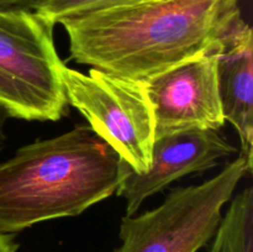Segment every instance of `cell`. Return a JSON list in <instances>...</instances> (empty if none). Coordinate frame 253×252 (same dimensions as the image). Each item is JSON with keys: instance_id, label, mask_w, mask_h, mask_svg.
<instances>
[{"instance_id": "6da1fadb", "label": "cell", "mask_w": 253, "mask_h": 252, "mask_svg": "<svg viewBox=\"0 0 253 252\" xmlns=\"http://www.w3.org/2000/svg\"><path fill=\"white\" fill-rule=\"evenodd\" d=\"M240 17L239 0H151L59 24L72 59L142 83L216 48Z\"/></svg>"}, {"instance_id": "7a4b0ae2", "label": "cell", "mask_w": 253, "mask_h": 252, "mask_svg": "<svg viewBox=\"0 0 253 252\" xmlns=\"http://www.w3.org/2000/svg\"><path fill=\"white\" fill-rule=\"evenodd\" d=\"M128 169L90 126L22 146L0 163V232L77 216L113 195Z\"/></svg>"}, {"instance_id": "3957f363", "label": "cell", "mask_w": 253, "mask_h": 252, "mask_svg": "<svg viewBox=\"0 0 253 252\" xmlns=\"http://www.w3.org/2000/svg\"><path fill=\"white\" fill-rule=\"evenodd\" d=\"M53 27L32 9H0V106L10 118L57 121L66 113Z\"/></svg>"}, {"instance_id": "277c9868", "label": "cell", "mask_w": 253, "mask_h": 252, "mask_svg": "<svg viewBox=\"0 0 253 252\" xmlns=\"http://www.w3.org/2000/svg\"><path fill=\"white\" fill-rule=\"evenodd\" d=\"M251 172L239 157L207 182L172 189L156 209L126 215L119 232L121 245L113 252H198L212 239L222 208Z\"/></svg>"}, {"instance_id": "5b68a950", "label": "cell", "mask_w": 253, "mask_h": 252, "mask_svg": "<svg viewBox=\"0 0 253 252\" xmlns=\"http://www.w3.org/2000/svg\"><path fill=\"white\" fill-rule=\"evenodd\" d=\"M61 76L68 104L133 172H147L156 132L153 111L142 83L95 68L84 74L66 64Z\"/></svg>"}, {"instance_id": "8992f818", "label": "cell", "mask_w": 253, "mask_h": 252, "mask_svg": "<svg viewBox=\"0 0 253 252\" xmlns=\"http://www.w3.org/2000/svg\"><path fill=\"white\" fill-rule=\"evenodd\" d=\"M220 44L142 82L156 137L187 130L217 131L225 125L216 77Z\"/></svg>"}, {"instance_id": "52a82bcc", "label": "cell", "mask_w": 253, "mask_h": 252, "mask_svg": "<svg viewBox=\"0 0 253 252\" xmlns=\"http://www.w3.org/2000/svg\"><path fill=\"white\" fill-rule=\"evenodd\" d=\"M236 152L215 130H187L156 137L147 172L128 169L116 194L126 202V215H133L146 199L162 192L174 180L204 172L221 158Z\"/></svg>"}, {"instance_id": "ba28073f", "label": "cell", "mask_w": 253, "mask_h": 252, "mask_svg": "<svg viewBox=\"0 0 253 252\" xmlns=\"http://www.w3.org/2000/svg\"><path fill=\"white\" fill-rule=\"evenodd\" d=\"M217 90L225 120L239 133L240 157L253 167V34L242 17L225 35L216 64Z\"/></svg>"}, {"instance_id": "9c48e42d", "label": "cell", "mask_w": 253, "mask_h": 252, "mask_svg": "<svg viewBox=\"0 0 253 252\" xmlns=\"http://www.w3.org/2000/svg\"><path fill=\"white\" fill-rule=\"evenodd\" d=\"M212 237L209 252H253L252 187L232 199Z\"/></svg>"}, {"instance_id": "30bf717a", "label": "cell", "mask_w": 253, "mask_h": 252, "mask_svg": "<svg viewBox=\"0 0 253 252\" xmlns=\"http://www.w3.org/2000/svg\"><path fill=\"white\" fill-rule=\"evenodd\" d=\"M151 0H39L32 10L52 25L79 15L123 5L138 4Z\"/></svg>"}, {"instance_id": "8fae6325", "label": "cell", "mask_w": 253, "mask_h": 252, "mask_svg": "<svg viewBox=\"0 0 253 252\" xmlns=\"http://www.w3.org/2000/svg\"><path fill=\"white\" fill-rule=\"evenodd\" d=\"M39 0H0V9H14V7H26L32 9Z\"/></svg>"}, {"instance_id": "7c38bea8", "label": "cell", "mask_w": 253, "mask_h": 252, "mask_svg": "<svg viewBox=\"0 0 253 252\" xmlns=\"http://www.w3.org/2000/svg\"><path fill=\"white\" fill-rule=\"evenodd\" d=\"M17 247L11 235L0 232V252H16Z\"/></svg>"}, {"instance_id": "4fadbf2b", "label": "cell", "mask_w": 253, "mask_h": 252, "mask_svg": "<svg viewBox=\"0 0 253 252\" xmlns=\"http://www.w3.org/2000/svg\"><path fill=\"white\" fill-rule=\"evenodd\" d=\"M10 118V115L7 114V111L4 108L0 106V151L4 148L5 141H6V133H5V125H6L7 119Z\"/></svg>"}]
</instances>
